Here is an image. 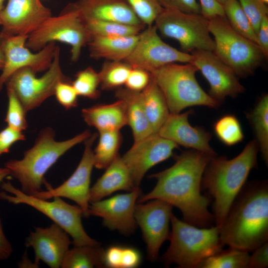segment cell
Returning <instances> with one entry per match:
<instances>
[{
	"mask_svg": "<svg viewBox=\"0 0 268 268\" xmlns=\"http://www.w3.org/2000/svg\"><path fill=\"white\" fill-rule=\"evenodd\" d=\"M70 4L85 21L104 20L144 25L127 0H75Z\"/></svg>",
	"mask_w": 268,
	"mask_h": 268,
	"instance_id": "22",
	"label": "cell"
},
{
	"mask_svg": "<svg viewBox=\"0 0 268 268\" xmlns=\"http://www.w3.org/2000/svg\"><path fill=\"white\" fill-rule=\"evenodd\" d=\"M247 118L254 132L263 159L268 163V95L262 96L254 108L247 113Z\"/></svg>",
	"mask_w": 268,
	"mask_h": 268,
	"instance_id": "28",
	"label": "cell"
},
{
	"mask_svg": "<svg viewBox=\"0 0 268 268\" xmlns=\"http://www.w3.org/2000/svg\"><path fill=\"white\" fill-rule=\"evenodd\" d=\"M212 157L194 149L183 152L172 166L148 176L155 179L156 184L137 202L159 199L178 208L183 221L199 227L212 226L214 218L208 209L210 200L201 193V186L204 169Z\"/></svg>",
	"mask_w": 268,
	"mask_h": 268,
	"instance_id": "1",
	"label": "cell"
},
{
	"mask_svg": "<svg viewBox=\"0 0 268 268\" xmlns=\"http://www.w3.org/2000/svg\"><path fill=\"white\" fill-rule=\"evenodd\" d=\"M154 23L157 31L164 37L177 40L185 52H213L214 49V41L208 29L209 19L201 14L164 8Z\"/></svg>",
	"mask_w": 268,
	"mask_h": 268,
	"instance_id": "10",
	"label": "cell"
},
{
	"mask_svg": "<svg viewBox=\"0 0 268 268\" xmlns=\"http://www.w3.org/2000/svg\"><path fill=\"white\" fill-rule=\"evenodd\" d=\"M173 207L159 199L136 203L135 220L141 229L146 245L147 257L151 261L158 259L162 245L169 239V224Z\"/></svg>",
	"mask_w": 268,
	"mask_h": 268,
	"instance_id": "14",
	"label": "cell"
},
{
	"mask_svg": "<svg viewBox=\"0 0 268 268\" xmlns=\"http://www.w3.org/2000/svg\"><path fill=\"white\" fill-rule=\"evenodd\" d=\"M97 137V134L95 133L84 141L82 158L74 172L67 180L54 189L47 184V191H40L32 196L46 200L56 197L71 200L82 209L83 216L87 217L91 175L94 166L92 145Z\"/></svg>",
	"mask_w": 268,
	"mask_h": 268,
	"instance_id": "15",
	"label": "cell"
},
{
	"mask_svg": "<svg viewBox=\"0 0 268 268\" xmlns=\"http://www.w3.org/2000/svg\"><path fill=\"white\" fill-rule=\"evenodd\" d=\"M69 235L55 223L43 228L37 227L25 239L24 245L32 247L36 264L43 261L51 268H61L71 242Z\"/></svg>",
	"mask_w": 268,
	"mask_h": 268,
	"instance_id": "20",
	"label": "cell"
},
{
	"mask_svg": "<svg viewBox=\"0 0 268 268\" xmlns=\"http://www.w3.org/2000/svg\"><path fill=\"white\" fill-rule=\"evenodd\" d=\"M92 37H118L139 34L146 26L134 25L112 21H85Z\"/></svg>",
	"mask_w": 268,
	"mask_h": 268,
	"instance_id": "31",
	"label": "cell"
},
{
	"mask_svg": "<svg viewBox=\"0 0 268 268\" xmlns=\"http://www.w3.org/2000/svg\"><path fill=\"white\" fill-rule=\"evenodd\" d=\"M135 14L146 26L153 24L163 10L158 0H127Z\"/></svg>",
	"mask_w": 268,
	"mask_h": 268,
	"instance_id": "38",
	"label": "cell"
},
{
	"mask_svg": "<svg viewBox=\"0 0 268 268\" xmlns=\"http://www.w3.org/2000/svg\"><path fill=\"white\" fill-rule=\"evenodd\" d=\"M140 95L148 121L157 134L170 112L165 98L151 75L149 83Z\"/></svg>",
	"mask_w": 268,
	"mask_h": 268,
	"instance_id": "27",
	"label": "cell"
},
{
	"mask_svg": "<svg viewBox=\"0 0 268 268\" xmlns=\"http://www.w3.org/2000/svg\"><path fill=\"white\" fill-rule=\"evenodd\" d=\"M199 70L193 64H167L150 73L162 91L170 113L177 114L194 106L216 109L220 103L206 93L198 83L196 73Z\"/></svg>",
	"mask_w": 268,
	"mask_h": 268,
	"instance_id": "6",
	"label": "cell"
},
{
	"mask_svg": "<svg viewBox=\"0 0 268 268\" xmlns=\"http://www.w3.org/2000/svg\"><path fill=\"white\" fill-rule=\"evenodd\" d=\"M6 90L8 107L5 122L7 126L22 132L28 127L26 112L14 92L9 88H6Z\"/></svg>",
	"mask_w": 268,
	"mask_h": 268,
	"instance_id": "37",
	"label": "cell"
},
{
	"mask_svg": "<svg viewBox=\"0 0 268 268\" xmlns=\"http://www.w3.org/2000/svg\"><path fill=\"white\" fill-rule=\"evenodd\" d=\"M54 95L58 102L67 110L77 106L78 95L71 82L67 78L58 83Z\"/></svg>",
	"mask_w": 268,
	"mask_h": 268,
	"instance_id": "40",
	"label": "cell"
},
{
	"mask_svg": "<svg viewBox=\"0 0 268 268\" xmlns=\"http://www.w3.org/2000/svg\"><path fill=\"white\" fill-rule=\"evenodd\" d=\"M249 252L229 247L206 259L198 268H247Z\"/></svg>",
	"mask_w": 268,
	"mask_h": 268,
	"instance_id": "33",
	"label": "cell"
},
{
	"mask_svg": "<svg viewBox=\"0 0 268 268\" xmlns=\"http://www.w3.org/2000/svg\"><path fill=\"white\" fill-rule=\"evenodd\" d=\"M266 4L268 3V0H262Z\"/></svg>",
	"mask_w": 268,
	"mask_h": 268,
	"instance_id": "54",
	"label": "cell"
},
{
	"mask_svg": "<svg viewBox=\"0 0 268 268\" xmlns=\"http://www.w3.org/2000/svg\"><path fill=\"white\" fill-rule=\"evenodd\" d=\"M139 35V34L118 37H92L87 44L90 56L97 60L124 61L134 49Z\"/></svg>",
	"mask_w": 268,
	"mask_h": 268,
	"instance_id": "26",
	"label": "cell"
},
{
	"mask_svg": "<svg viewBox=\"0 0 268 268\" xmlns=\"http://www.w3.org/2000/svg\"><path fill=\"white\" fill-rule=\"evenodd\" d=\"M141 195V190L138 187L128 193L90 203L87 217H100L103 219V226L109 230L130 235L136 228L134 210L136 202Z\"/></svg>",
	"mask_w": 268,
	"mask_h": 268,
	"instance_id": "16",
	"label": "cell"
},
{
	"mask_svg": "<svg viewBox=\"0 0 268 268\" xmlns=\"http://www.w3.org/2000/svg\"><path fill=\"white\" fill-rule=\"evenodd\" d=\"M219 230L225 245L249 252L268 242L267 181L246 183Z\"/></svg>",
	"mask_w": 268,
	"mask_h": 268,
	"instance_id": "2",
	"label": "cell"
},
{
	"mask_svg": "<svg viewBox=\"0 0 268 268\" xmlns=\"http://www.w3.org/2000/svg\"><path fill=\"white\" fill-rule=\"evenodd\" d=\"M91 135L87 130L70 139L58 141L55 140L54 130L45 128L38 134L33 146L24 152L21 159L9 160L4 167L18 181L21 191L34 195L42 191L44 175L60 157Z\"/></svg>",
	"mask_w": 268,
	"mask_h": 268,
	"instance_id": "4",
	"label": "cell"
},
{
	"mask_svg": "<svg viewBox=\"0 0 268 268\" xmlns=\"http://www.w3.org/2000/svg\"><path fill=\"white\" fill-rule=\"evenodd\" d=\"M201 14L209 19L215 16H225L222 6L216 0H200Z\"/></svg>",
	"mask_w": 268,
	"mask_h": 268,
	"instance_id": "46",
	"label": "cell"
},
{
	"mask_svg": "<svg viewBox=\"0 0 268 268\" xmlns=\"http://www.w3.org/2000/svg\"><path fill=\"white\" fill-rule=\"evenodd\" d=\"M132 68L125 61L106 60L98 72L101 88L109 90L121 87L125 85Z\"/></svg>",
	"mask_w": 268,
	"mask_h": 268,
	"instance_id": "34",
	"label": "cell"
},
{
	"mask_svg": "<svg viewBox=\"0 0 268 268\" xmlns=\"http://www.w3.org/2000/svg\"><path fill=\"white\" fill-rule=\"evenodd\" d=\"M257 35L261 22L268 15V8L262 0H238Z\"/></svg>",
	"mask_w": 268,
	"mask_h": 268,
	"instance_id": "39",
	"label": "cell"
},
{
	"mask_svg": "<svg viewBox=\"0 0 268 268\" xmlns=\"http://www.w3.org/2000/svg\"><path fill=\"white\" fill-rule=\"evenodd\" d=\"M222 6L225 3L227 0H216Z\"/></svg>",
	"mask_w": 268,
	"mask_h": 268,
	"instance_id": "53",
	"label": "cell"
},
{
	"mask_svg": "<svg viewBox=\"0 0 268 268\" xmlns=\"http://www.w3.org/2000/svg\"><path fill=\"white\" fill-rule=\"evenodd\" d=\"M60 53L59 47L51 66L41 77H36L31 68L25 67L14 72L6 81V88L14 92L26 112L54 95L58 83L67 79L60 66Z\"/></svg>",
	"mask_w": 268,
	"mask_h": 268,
	"instance_id": "11",
	"label": "cell"
},
{
	"mask_svg": "<svg viewBox=\"0 0 268 268\" xmlns=\"http://www.w3.org/2000/svg\"><path fill=\"white\" fill-rule=\"evenodd\" d=\"M259 150L258 144L254 139L233 158L216 155L208 162L202 177L201 190L213 201V215L218 228L251 171L257 167Z\"/></svg>",
	"mask_w": 268,
	"mask_h": 268,
	"instance_id": "3",
	"label": "cell"
},
{
	"mask_svg": "<svg viewBox=\"0 0 268 268\" xmlns=\"http://www.w3.org/2000/svg\"><path fill=\"white\" fill-rule=\"evenodd\" d=\"M141 255L136 249L130 247H120L118 255L119 268H134L141 263Z\"/></svg>",
	"mask_w": 268,
	"mask_h": 268,
	"instance_id": "42",
	"label": "cell"
},
{
	"mask_svg": "<svg viewBox=\"0 0 268 268\" xmlns=\"http://www.w3.org/2000/svg\"><path fill=\"white\" fill-rule=\"evenodd\" d=\"M104 252L100 245L74 246L66 253L61 268L104 267Z\"/></svg>",
	"mask_w": 268,
	"mask_h": 268,
	"instance_id": "29",
	"label": "cell"
},
{
	"mask_svg": "<svg viewBox=\"0 0 268 268\" xmlns=\"http://www.w3.org/2000/svg\"><path fill=\"white\" fill-rule=\"evenodd\" d=\"M75 76L71 83L78 96L92 99L99 97L100 77L99 73L94 68L88 67L78 71Z\"/></svg>",
	"mask_w": 268,
	"mask_h": 268,
	"instance_id": "36",
	"label": "cell"
},
{
	"mask_svg": "<svg viewBox=\"0 0 268 268\" xmlns=\"http://www.w3.org/2000/svg\"><path fill=\"white\" fill-rule=\"evenodd\" d=\"M30 266H32L33 268L38 267V265L36 264L35 262L32 263L30 261V260L28 258L26 253L24 254L22 259L18 263V267L20 268H27L31 267Z\"/></svg>",
	"mask_w": 268,
	"mask_h": 268,
	"instance_id": "49",
	"label": "cell"
},
{
	"mask_svg": "<svg viewBox=\"0 0 268 268\" xmlns=\"http://www.w3.org/2000/svg\"><path fill=\"white\" fill-rule=\"evenodd\" d=\"M192 110L183 113H170L157 134L178 145L190 148L212 156L217 155L209 144L211 134L202 127H193L188 121Z\"/></svg>",
	"mask_w": 268,
	"mask_h": 268,
	"instance_id": "21",
	"label": "cell"
},
{
	"mask_svg": "<svg viewBox=\"0 0 268 268\" xmlns=\"http://www.w3.org/2000/svg\"><path fill=\"white\" fill-rule=\"evenodd\" d=\"M0 25H1V22L0 19Z\"/></svg>",
	"mask_w": 268,
	"mask_h": 268,
	"instance_id": "55",
	"label": "cell"
},
{
	"mask_svg": "<svg viewBox=\"0 0 268 268\" xmlns=\"http://www.w3.org/2000/svg\"><path fill=\"white\" fill-rule=\"evenodd\" d=\"M25 139V136L21 131L7 126L0 132V155L9 152L16 142Z\"/></svg>",
	"mask_w": 268,
	"mask_h": 268,
	"instance_id": "44",
	"label": "cell"
},
{
	"mask_svg": "<svg viewBox=\"0 0 268 268\" xmlns=\"http://www.w3.org/2000/svg\"><path fill=\"white\" fill-rule=\"evenodd\" d=\"M4 65V56L1 47V39L0 36V69H2Z\"/></svg>",
	"mask_w": 268,
	"mask_h": 268,
	"instance_id": "51",
	"label": "cell"
},
{
	"mask_svg": "<svg viewBox=\"0 0 268 268\" xmlns=\"http://www.w3.org/2000/svg\"><path fill=\"white\" fill-rule=\"evenodd\" d=\"M115 96L126 106L128 125L132 129L134 142L155 134L146 116L140 92L120 87L115 91Z\"/></svg>",
	"mask_w": 268,
	"mask_h": 268,
	"instance_id": "25",
	"label": "cell"
},
{
	"mask_svg": "<svg viewBox=\"0 0 268 268\" xmlns=\"http://www.w3.org/2000/svg\"><path fill=\"white\" fill-rule=\"evenodd\" d=\"M250 255L247 268H266L268 267V242L255 249Z\"/></svg>",
	"mask_w": 268,
	"mask_h": 268,
	"instance_id": "45",
	"label": "cell"
},
{
	"mask_svg": "<svg viewBox=\"0 0 268 268\" xmlns=\"http://www.w3.org/2000/svg\"><path fill=\"white\" fill-rule=\"evenodd\" d=\"M4 65L0 75V92L9 77L17 70L31 68L35 73L47 70L51 66L59 47L50 42L37 53L26 46L28 35H8L0 33Z\"/></svg>",
	"mask_w": 268,
	"mask_h": 268,
	"instance_id": "12",
	"label": "cell"
},
{
	"mask_svg": "<svg viewBox=\"0 0 268 268\" xmlns=\"http://www.w3.org/2000/svg\"><path fill=\"white\" fill-rule=\"evenodd\" d=\"M155 25L147 26L139 35L131 53L124 61L132 67L149 72L167 64L192 63V55L180 51L162 40Z\"/></svg>",
	"mask_w": 268,
	"mask_h": 268,
	"instance_id": "13",
	"label": "cell"
},
{
	"mask_svg": "<svg viewBox=\"0 0 268 268\" xmlns=\"http://www.w3.org/2000/svg\"><path fill=\"white\" fill-rule=\"evenodd\" d=\"M51 16V9L40 0H8L0 12L1 33L29 36Z\"/></svg>",
	"mask_w": 268,
	"mask_h": 268,
	"instance_id": "19",
	"label": "cell"
},
{
	"mask_svg": "<svg viewBox=\"0 0 268 268\" xmlns=\"http://www.w3.org/2000/svg\"><path fill=\"white\" fill-rule=\"evenodd\" d=\"M91 39L85 21L69 3L58 16L50 17L29 34L25 45L40 51L50 42L67 44L71 47V60L75 62Z\"/></svg>",
	"mask_w": 268,
	"mask_h": 268,
	"instance_id": "9",
	"label": "cell"
},
{
	"mask_svg": "<svg viewBox=\"0 0 268 268\" xmlns=\"http://www.w3.org/2000/svg\"><path fill=\"white\" fill-rule=\"evenodd\" d=\"M209 19L208 29L214 37V54L234 71L237 77L253 74L266 57L261 47L235 31L225 16Z\"/></svg>",
	"mask_w": 268,
	"mask_h": 268,
	"instance_id": "7",
	"label": "cell"
},
{
	"mask_svg": "<svg viewBox=\"0 0 268 268\" xmlns=\"http://www.w3.org/2000/svg\"><path fill=\"white\" fill-rule=\"evenodd\" d=\"M178 147L177 143L157 133L134 142L122 158L135 186L139 187L144 176L151 168L170 158Z\"/></svg>",
	"mask_w": 268,
	"mask_h": 268,
	"instance_id": "17",
	"label": "cell"
},
{
	"mask_svg": "<svg viewBox=\"0 0 268 268\" xmlns=\"http://www.w3.org/2000/svg\"><path fill=\"white\" fill-rule=\"evenodd\" d=\"M137 188L128 167L122 157L118 155L90 188L89 202L102 200L117 191L123 190L129 192Z\"/></svg>",
	"mask_w": 268,
	"mask_h": 268,
	"instance_id": "23",
	"label": "cell"
},
{
	"mask_svg": "<svg viewBox=\"0 0 268 268\" xmlns=\"http://www.w3.org/2000/svg\"><path fill=\"white\" fill-rule=\"evenodd\" d=\"M170 222V244L161 257L169 266L175 264L181 268H198L206 259L222 250L219 228L199 227L178 218L173 213Z\"/></svg>",
	"mask_w": 268,
	"mask_h": 268,
	"instance_id": "5",
	"label": "cell"
},
{
	"mask_svg": "<svg viewBox=\"0 0 268 268\" xmlns=\"http://www.w3.org/2000/svg\"><path fill=\"white\" fill-rule=\"evenodd\" d=\"M84 122L99 133L120 130L128 125L126 106L121 100L110 104H97L81 111Z\"/></svg>",
	"mask_w": 268,
	"mask_h": 268,
	"instance_id": "24",
	"label": "cell"
},
{
	"mask_svg": "<svg viewBox=\"0 0 268 268\" xmlns=\"http://www.w3.org/2000/svg\"><path fill=\"white\" fill-rule=\"evenodd\" d=\"M98 144L93 151L94 167L106 169L119 155L118 151L123 141L120 130L99 133Z\"/></svg>",
	"mask_w": 268,
	"mask_h": 268,
	"instance_id": "30",
	"label": "cell"
},
{
	"mask_svg": "<svg viewBox=\"0 0 268 268\" xmlns=\"http://www.w3.org/2000/svg\"><path fill=\"white\" fill-rule=\"evenodd\" d=\"M231 27L237 33L259 45L257 35L238 0H227L222 5Z\"/></svg>",
	"mask_w": 268,
	"mask_h": 268,
	"instance_id": "32",
	"label": "cell"
},
{
	"mask_svg": "<svg viewBox=\"0 0 268 268\" xmlns=\"http://www.w3.org/2000/svg\"><path fill=\"white\" fill-rule=\"evenodd\" d=\"M192 64L200 70L207 80L208 94L220 103L227 97H236L245 88L232 69L211 51L195 50L191 52Z\"/></svg>",
	"mask_w": 268,
	"mask_h": 268,
	"instance_id": "18",
	"label": "cell"
},
{
	"mask_svg": "<svg viewBox=\"0 0 268 268\" xmlns=\"http://www.w3.org/2000/svg\"><path fill=\"white\" fill-rule=\"evenodd\" d=\"M259 46L266 58L268 55V17L265 16L262 19L257 33Z\"/></svg>",
	"mask_w": 268,
	"mask_h": 268,
	"instance_id": "47",
	"label": "cell"
},
{
	"mask_svg": "<svg viewBox=\"0 0 268 268\" xmlns=\"http://www.w3.org/2000/svg\"><path fill=\"white\" fill-rule=\"evenodd\" d=\"M158 1L163 8L188 13L201 14L200 4L197 0H158Z\"/></svg>",
	"mask_w": 268,
	"mask_h": 268,
	"instance_id": "43",
	"label": "cell"
},
{
	"mask_svg": "<svg viewBox=\"0 0 268 268\" xmlns=\"http://www.w3.org/2000/svg\"><path fill=\"white\" fill-rule=\"evenodd\" d=\"M5 0H0V12L3 9V3Z\"/></svg>",
	"mask_w": 268,
	"mask_h": 268,
	"instance_id": "52",
	"label": "cell"
},
{
	"mask_svg": "<svg viewBox=\"0 0 268 268\" xmlns=\"http://www.w3.org/2000/svg\"><path fill=\"white\" fill-rule=\"evenodd\" d=\"M150 79L149 72L140 68L132 67L125 85L126 88L132 91L141 92L148 85Z\"/></svg>",
	"mask_w": 268,
	"mask_h": 268,
	"instance_id": "41",
	"label": "cell"
},
{
	"mask_svg": "<svg viewBox=\"0 0 268 268\" xmlns=\"http://www.w3.org/2000/svg\"><path fill=\"white\" fill-rule=\"evenodd\" d=\"M213 130L218 138L227 146L236 144L244 138L240 123L234 115L227 114L220 118L214 123Z\"/></svg>",
	"mask_w": 268,
	"mask_h": 268,
	"instance_id": "35",
	"label": "cell"
},
{
	"mask_svg": "<svg viewBox=\"0 0 268 268\" xmlns=\"http://www.w3.org/2000/svg\"><path fill=\"white\" fill-rule=\"evenodd\" d=\"M12 252V245L4 233L0 218V261L7 259Z\"/></svg>",
	"mask_w": 268,
	"mask_h": 268,
	"instance_id": "48",
	"label": "cell"
},
{
	"mask_svg": "<svg viewBox=\"0 0 268 268\" xmlns=\"http://www.w3.org/2000/svg\"><path fill=\"white\" fill-rule=\"evenodd\" d=\"M10 176L9 170L5 167H0V183L7 177Z\"/></svg>",
	"mask_w": 268,
	"mask_h": 268,
	"instance_id": "50",
	"label": "cell"
},
{
	"mask_svg": "<svg viewBox=\"0 0 268 268\" xmlns=\"http://www.w3.org/2000/svg\"><path fill=\"white\" fill-rule=\"evenodd\" d=\"M1 188L4 191L0 192V199L15 204L28 205L45 214L67 233L73 246L100 245L85 232L81 221L83 212L78 206L69 204L59 197L49 201L27 195L9 181L3 182Z\"/></svg>",
	"mask_w": 268,
	"mask_h": 268,
	"instance_id": "8",
	"label": "cell"
}]
</instances>
